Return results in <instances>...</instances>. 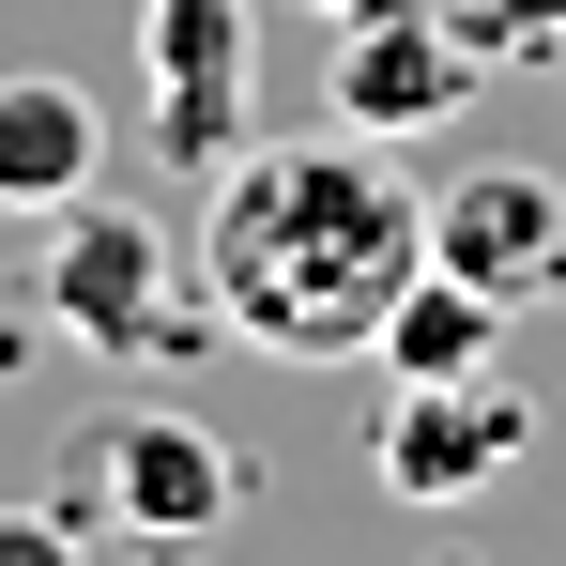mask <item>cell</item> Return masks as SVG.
<instances>
[{"instance_id":"obj_1","label":"cell","mask_w":566,"mask_h":566,"mask_svg":"<svg viewBox=\"0 0 566 566\" xmlns=\"http://www.w3.org/2000/svg\"><path fill=\"white\" fill-rule=\"evenodd\" d=\"M429 276V185H398V138H245L199 199V306L214 337L337 368L368 353L382 306Z\"/></svg>"},{"instance_id":"obj_2","label":"cell","mask_w":566,"mask_h":566,"mask_svg":"<svg viewBox=\"0 0 566 566\" xmlns=\"http://www.w3.org/2000/svg\"><path fill=\"white\" fill-rule=\"evenodd\" d=\"M62 521L77 552H199L214 521H245V460L185 413H93L62 460Z\"/></svg>"},{"instance_id":"obj_3","label":"cell","mask_w":566,"mask_h":566,"mask_svg":"<svg viewBox=\"0 0 566 566\" xmlns=\"http://www.w3.org/2000/svg\"><path fill=\"white\" fill-rule=\"evenodd\" d=\"M46 322L77 337V353H169V337H214L169 306V230L138 214V199H77V214H46Z\"/></svg>"},{"instance_id":"obj_4","label":"cell","mask_w":566,"mask_h":566,"mask_svg":"<svg viewBox=\"0 0 566 566\" xmlns=\"http://www.w3.org/2000/svg\"><path fill=\"white\" fill-rule=\"evenodd\" d=\"M138 77H154V154L214 185L230 154H245V93H261V62H245V0H154L138 15Z\"/></svg>"},{"instance_id":"obj_5","label":"cell","mask_w":566,"mask_h":566,"mask_svg":"<svg viewBox=\"0 0 566 566\" xmlns=\"http://www.w3.org/2000/svg\"><path fill=\"white\" fill-rule=\"evenodd\" d=\"M536 444V398L505 368H460V382H398V413H382V490L398 505H474V490H505Z\"/></svg>"},{"instance_id":"obj_6","label":"cell","mask_w":566,"mask_h":566,"mask_svg":"<svg viewBox=\"0 0 566 566\" xmlns=\"http://www.w3.org/2000/svg\"><path fill=\"white\" fill-rule=\"evenodd\" d=\"M460 93H474V31L460 15H429V0L337 15V123L353 138H429V123H460Z\"/></svg>"},{"instance_id":"obj_7","label":"cell","mask_w":566,"mask_h":566,"mask_svg":"<svg viewBox=\"0 0 566 566\" xmlns=\"http://www.w3.org/2000/svg\"><path fill=\"white\" fill-rule=\"evenodd\" d=\"M429 261L474 276L490 306H552L566 291V185L552 169H460V185H429Z\"/></svg>"},{"instance_id":"obj_8","label":"cell","mask_w":566,"mask_h":566,"mask_svg":"<svg viewBox=\"0 0 566 566\" xmlns=\"http://www.w3.org/2000/svg\"><path fill=\"white\" fill-rule=\"evenodd\" d=\"M93 185H107V107H93V77L15 62V77H0V214H77Z\"/></svg>"},{"instance_id":"obj_9","label":"cell","mask_w":566,"mask_h":566,"mask_svg":"<svg viewBox=\"0 0 566 566\" xmlns=\"http://www.w3.org/2000/svg\"><path fill=\"white\" fill-rule=\"evenodd\" d=\"M505 322H521V306H490L474 276H444V261H429V276L382 306V337H368V353H382L398 382H460V368H490V353H505Z\"/></svg>"},{"instance_id":"obj_10","label":"cell","mask_w":566,"mask_h":566,"mask_svg":"<svg viewBox=\"0 0 566 566\" xmlns=\"http://www.w3.org/2000/svg\"><path fill=\"white\" fill-rule=\"evenodd\" d=\"M474 62H521V46H566V0H460Z\"/></svg>"},{"instance_id":"obj_11","label":"cell","mask_w":566,"mask_h":566,"mask_svg":"<svg viewBox=\"0 0 566 566\" xmlns=\"http://www.w3.org/2000/svg\"><path fill=\"white\" fill-rule=\"evenodd\" d=\"M62 552H77L62 505H0V566H62Z\"/></svg>"},{"instance_id":"obj_12","label":"cell","mask_w":566,"mask_h":566,"mask_svg":"<svg viewBox=\"0 0 566 566\" xmlns=\"http://www.w3.org/2000/svg\"><path fill=\"white\" fill-rule=\"evenodd\" d=\"M306 15H368V0H306Z\"/></svg>"}]
</instances>
